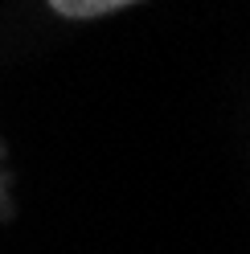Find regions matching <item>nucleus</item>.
<instances>
[{
	"label": "nucleus",
	"instance_id": "1",
	"mask_svg": "<svg viewBox=\"0 0 250 254\" xmlns=\"http://www.w3.org/2000/svg\"><path fill=\"white\" fill-rule=\"evenodd\" d=\"M50 4L70 21H90V17H107L115 8H127L135 0H50Z\"/></svg>",
	"mask_w": 250,
	"mask_h": 254
}]
</instances>
